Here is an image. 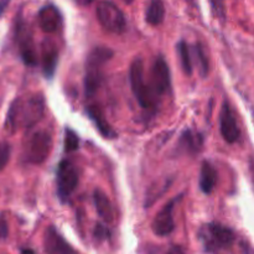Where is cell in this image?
Returning <instances> with one entry per match:
<instances>
[{"label": "cell", "instance_id": "cell-23", "mask_svg": "<svg viewBox=\"0 0 254 254\" xmlns=\"http://www.w3.org/2000/svg\"><path fill=\"white\" fill-rule=\"evenodd\" d=\"M11 155V148L7 143H0V171L4 170Z\"/></svg>", "mask_w": 254, "mask_h": 254}, {"label": "cell", "instance_id": "cell-21", "mask_svg": "<svg viewBox=\"0 0 254 254\" xmlns=\"http://www.w3.org/2000/svg\"><path fill=\"white\" fill-rule=\"evenodd\" d=\"M193 54L197 57V61L200 64V72L201 76L206 77L210 71V64H208V57L205 52V47L201 44H196L193 46Z\"/></svg>", "mask_w": 254, "mask_h": 254}, {"label": "cell", "instance_id": "cell-15", "mask_svg": "<svg viewBox=\"0 0 254 254\" xmlns=\"http://www.w3.org/2000/svg\"><path fill=\"white\" fill-rule=\"evenodd\" d=\"M86 111L88 117L91 118V121L96 124L97 129H98L99 133H101L104 138H114V136L117 135L116 131L113 130L111 124L107 121L106 116H104V112L102 111L97 104H88Z\"/></svg>", "mask_w": 254, "mask_h": 254}, {"label": "cell", "instance_id": "cell-17", "mask_svg": "<svg viewBox=\"0 0 254 254\" xmlns=\"http://www.w3.org/2000/svg\"><path fill=\"white\" fill-rule=\"evenodd\" d=\"M217 184V171L208 161H203L200 173V188L202 192L211 193Z\"/></svg>", "mask_w": 254, "mask_h": 254}, {"label": "cell", "instance_id": "cell-29", "mask_svg": "<svg viewBox=\"0 0 254 254\" xmlns=\"http://www.w3.org/2000/svg\"><path fill=\"white\" fill-rule=\"evenodd\" d=\"M20 254H36V253H35L32 250H30V248H24V250H21V253Z\"/></svg>", "mask_w": 254, "mask_h": 254}, {"label": "cell", "instance_id": "cell-8", "mask_svg": "<svg viewBox=\"0 0 254 254\" xmlns=\"http://www.w3.org/2000/svg\"><path fill=\"white\" fill-rule=\"evenodd\" d=\"M78 180L79 176L76 165L67 159L62 160L59 164L56 176L57 196L62 202L68 201V198L78 186Z\"/></svg>", "mask_w": 254, "mask_h": 254}, {"label": "cell", "instance_id": "cell-28", "mask_svg": "<svg viewBox=\"0 0 254 254\" xmlns=\"http://www.w3.org/2000/svg\"><path fill=\"white\" fill-rule=\"evenodd\" d=\"M9 1H10V0H0V15H1L2 12H4L5 7L7 6Z\"/></svg>", "mask_w": 254, "mask_h": 254}, {"label": "cell", "instance_id": "cell-10", "mask_svg": "<svg viewBox=\"0 0 254 254\" xmlns=\"http://www.w3.org/2000/svg\"><path fill=\"white\" fill-rule=\"evenodd\" d=\"M181 198V196L179 197L173 198L171 201H169L160 211H159L158 215L154 218L153 223H151V230L159 237H166V236L170 235L171 232L175 228V221H174V208H175L176 202Z\"/></svg>", "mask_w": 254, "mask_h": 254}, {"label": "cell", "instance_id": "cell-18", "mask_svg": "<svg viewBox=\"0 0 254 254\" xmlns=\"http://www.w3.org/2000/svg\"><path fill=\"white\" fill-rule=\"evenodd\" d=\"M179 145L185 151L191 154H196L201 150L203 145V138L200 133L188 129L183 133L180 138V144Z\"/></svg>", "mask_w": 254, "mask_h": 254}, {"label": "cell", "instance_id": "cell-1", "mask_svg": "<svg viewBox=\"0 0 254 254\" xmlns=\"http://www.w3.org/2000/svg\"><path fill=\"white\" fill-rule=\"evenodd\" d=\"M45 114V99L41 94L17 97L10 106L5 122V129L10 133L31 128L39 123Z\"/></svg>", "mask_w": 254, "mask_h": 254}, {"label": "cell", "instance_id": "cell-14", "mask_svg": "<svg viewBox=\"0 0 254 254\" xmlns=\"http://www.w3.org/2000/svg\"><path fill=\"white\" fill-rule=\"evenodd\" d=\"M59 62V47L54 40L45 39L41 46V64L44 74L49 79L54 77Z\"/></svg>", "mask_w": 254, "mask_h": 254}, {"label": "cell", "instance_id": "cell-24", "mask_svg": "<svg viewBox=\"0 0 254 254\" xmlns=\"http://www.w3.org/2000/svg\"><path fill=\"white\" fill-rule=\"evenodd\" d=\"M148 254H185V252L180 246H170L168 248L154 247L148 251Z\"/></svg>", "mask_w": 254, "mask_h": 254}, {"label": "cell", "instance_id": "cell-11", "mask_svg": "<svg viewBox=\"0 0 254 254\" xmlns=\"http://www.w3.org/2000/svg\"><path fill=\"white\" fill-rule=\"evenodd\" d=\"M220 129L222 138L227 141L228 144H233L240 139L241 130L238 127L237 119L231 109L228 101H223L222 108L220 113Z\"/></svg>", "mask_w": 254, "mask_h": 254}, {"label": "cell", "instance_id": "cell-2", "mask_svg": "<svg viewBox=\"0 0 254 254\" xmlns=\"http://www.w3.org/2000/svg\"><path fill=\"white\" fill-rule=\"evenodd\" d=\"M113 57V51L108 47H94L88 54L84 67V93L92 98L98 92L104 77V67Z\"/></svg>", "mask_w": 254, "mask_h": 254}, {"label": "cell", "instance_id": "cell-7", "mask_svg": "<svg viewBox=\"0 0 254 254\" xmlns=\"http://www.w3.org/2000/svg\"><path fill=\"white\" fill-rule=\"evenodd\" d=\"M150 93L156 102H160L163 94L168 93L171 87L170 68L163 56H158L154 61L150 72V79L146 81Z\"/></svg>", "mask_w": 254, "mask_h": 254}, {"label": "cell", "instance_id": "cell-27", "mask_svg": "<svg viewBox=\"0 0 254 254\" xmlns=\"http://www.w3.org/2000/svg\"><path fill=\"white\" fill-rule=\"evenodd\" d=\"M7 235H9V226H7L6 220L0 216V241L6 240Z\"/></svg>", "mask_w": 254, "mask_h": 254}, {"label": "cell", "instance_id": "cell-22", "mask_svg": "<svg viewBox=\"0 0 254 254\" xmlns=\"http://www.w3.org/2000/svg\"><path fill=\"white\" fill-rule=\"evenodd\" d=\"M78 135H77L72 129L67 128L66 131H64V151H66V153L76 151L77 149H78Z\"/></svg>", "mask_w": 254, "mask_h": 254}, {"label": "cell", "instance_id": "cell-16", "mask_svg": "<svg viewBox=\"0 0 254 254\" xmlns=\"http://www.w3.org/2000/svg\"><path fill=\"white\" fill-rule=\"evenodd\" d=\"M93 198L94 205H96V210L97 212H98V215L101 216L102 220L107 223L112 222V221L114 220V211L108 196H107L102 190L97 189V190H94Z\"/></svg>", "mask_w": 254, "mask_h": 254}, {"label": "cell", "instance_id": "cell-13", "mask_svg": "<svg viewBox=\"0 0 254 254\" xmlns=\"http://www.w3.org/2000/svg\"><path fill=\"white\" fill-rule=\"evenodd\" d=\"M44 250L46 254H76V251L54 226H50L45 231Z\"/></svg>", "mask_w": 254, "mask_h": 254}, {"label": "cell", "instance_id": "cell-25", "mask_svg": "<svg viewBox=\"0 0 254 254\" xmlns=\"http://www.w3.org/2000/svg\"><path fill=\"white\" fill-rule=\"evenodd\" d=\"M211 5H212L213 14L217 19L221 21L226 19V7H225V0H211Z\"/></svg>", "mask_w": 254, "mask_h": 254}, {"label": "cell", "instance_id": "cell-19", "mask_svg": "<svg viewBox=\"0 0 254 254\" xmlns=\"http://www.w3.org/2000/svg\"><path fill=\"white\" fill-rule=\"evenodd\" d=\"M164 17H165V6L163 0H151L145 12L146 22L153 26H158L163 22Z\"/></svg>", "mask_w": 254, "mask_h": 254}, {"label": "cell", "instance_id": "cell-32", "mask_svg": "<svg viewBox=\"0 0 254 254\" xmlns=\"http://www.w3.org/2000/svg\"><path fill=\"white\" fill-rule=\"evenodd\" d=\"M188 2H190V4H192V2H193V0H188Z\"/></svg>", "mask_w": 254, "mask_h": 254}, {"label": "cell", "instance_id": "cell-26", "mask_svg": "<svg viewBox=\"0 0 254 254\" xmlns=\"http://www.w3.org/2000/svg\"><path fill=\"white\" fill-rule=\"evenodd\" d=\"M109 236H111V232H109L108 228L102 223H97L96 228H94V237L99 241H103L109 238Z\"/></svg>", "mask_w": 254, "mask_h": 254}, {"label": "cell", "instance_id": "cell-5", "mask_svg": "<svg viewBox=\"0 0 254 254\" xmlns=\"http://www.w3.org/2000/svg\"><path fill=\"white\" fill-rule=\"evenodd\" d=\"M52 149L51 134L47 130H36L30 134L24 144L22 156L25 161L30 164H42L47 158Z\"/></svg>", "mask_w": 254, "mask_h": 254}, {"label": "cell", "instance_id": "cell-3", "mask_svg": "<svg viewBox=\"0 0 254 254\" xmlns=\"http://www.w3.org/2000/svg\"><path fill=\"white\" fill-rule=\"evenodd\" d=\"M198 240L206 254H226L233 247L236 235L221 223H206L198 231Z\"/></svg>", "mask_w": 254, "mask_h": 254}, {"label": "cell", "instance_id": "cell-31", "mask_svg": "<svg viewBox=\"0 0 254 254\" xmlns=\"http://www.w3.org/2000/svg\"><path fill=\"white\" fill-rule=\"evenodd\" d=\"M122 1H124L126 4H131V2L134 1V0H122Z\"/></svg>", "mask_w": 254, "mask_h": 254}, {"label": "cell", "instance_id": "cell-20", "mask_svg": "<svg viewBox=\"0 0 254 254\" xmlns=\"http://www.w3.org/2000/svg\"><path fill=\"white\" fill-rule=\"evenodd\" d=\"M178 51H179V56H180L181 66H183L184 72H185L188 76H191V74H192L193 67H192V59H191V51L188 42L186 41L179 42Z\"/></svg>", "mask_w": 254, "mask_h": 254}, {"label": "cell", "instance_id": "cell-6", "mask_svg": "<svg viewBox=\"0 0 254 254\" xmlns=\"http://www.w3.org/2000/svg\"><path fill=\"white\" fill-rule=\"evenodd\" d=\"M97 19L104 30L113 34H122L126 30V16L123 11L109 0H102L96 7Z\"/></svg>", "mask_w": 254, "mask_h": 254}, {"label": "cell", "instance_id": "cell-12", "mask_svg": "<svg viewBox=\"0 0 254 254\" xmlns=\"http://www.w3.org/2000/svg\"><path fill=\"white\" fill-rule=\"evenodd\" d=\"M37 22L41 30L46 34H55L61 30L64 19L59 7L54 4H47L37 14Z\"/></svg>", "mask_w": 254, "mask_h": 254}, {"label": "cell", "instance_id": "cell-4", "mask_svg": "<svg viewBox=\"0 0 254 254\" xmlns=\"http://www.w3.org/2000/svg\"><path fill=\"white\" fill-rule=\"evenodd\" d=\"M130 87L133 94L135 96L139 106L145 111H155L158 108V102L154 99L153 94L150 93L148 83L145 79V72H144V62L141 59L134 60L130 66Z\"/></svg>", "mask_w": 254, "mask_h": 254}, {"label": "cell", "instance_id": "cell-30", "mask_svg": "<svg viewBox=\"0 0 254 254\" xmlns=\"http://www.w3.org/2000/svg\"><path fill=\"white\" fill-rule=\"evenodd\" d=\"M77 2H78V4H82V5H87V4H91L92 1H93V0H76Z\"/></svg>", "mask_w": 254, "mask_h": 254}, {"label": "cell", "instance_id": "cell-9", "mask_svg": "<svg viewBox=\"0 0 254 254\" xmlns=\"http://www.w3.org/2000/svg\"><path fill=\"white\" fill-rule=\"evenodd\" d=\"M15 39H16L24 64L27 66H36L37 55L34 46V41H32L31 31H30L29 25L21 19V16H19L16 25H15Z\"/></svg>", "mask_w": 254, "mask_h": 254}]
</instances>
